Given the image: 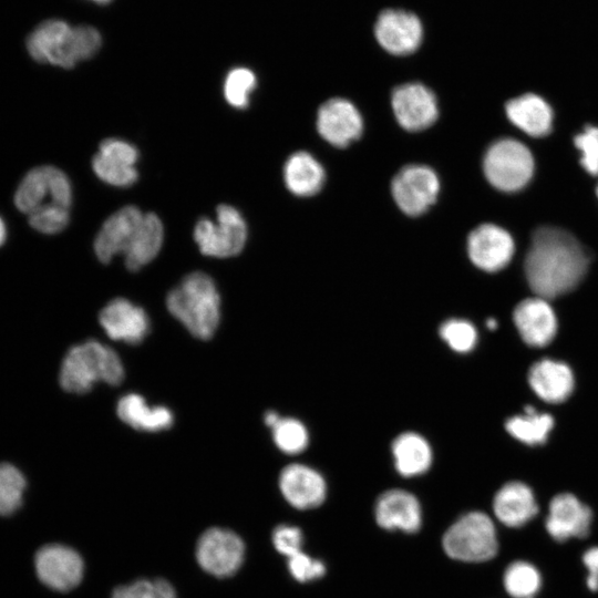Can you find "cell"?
Returning <instances> with one entry per match:
<instances>
[{
    "instance_id": "6da1fadb",
    "label": "cell",
    "mask_w": 598,
    "mask_h": 598,
    "mask_svg": "<svg viewBox=\"0 0 598 598\" xmlns=\"http://www.w3.org/2000/svg\"><path fill=\"white\" fill-rule=\"evenodd\" d=\"M588 265L586 250L570 233L544 226L532 236L524 270L532 291L547 300L575 289Z\"/></svg>"
},
{
    "instance_id": "7a4b0ae2",
    "label": "cell",
    "mask_w": 598,
    "mask_h": 598,
    "mask_svg": "<svg viewBox=\"0 0 598 598\" xmlns=\"http://www.w3.org/2000/svg\"><path fill=\"white\" fill-rule=\"evenodd\" d=\"M101 44V34L93 27H71L59 19L40 23L27 38V50L32 59L64 69L92 58Z\"/></svg>"
},
{
    "instance_id": "3957f363",
    "label": "cell",
    "mask_w": 598,
    "mask_h": 598,
    "mask_svg": "<svg viewBox=\"0 0 598 598\" xmlns=\"http://www.w3.org/2000/svg\"><path fill=\"white\" fill-rule=\"evenodd\" d=\"M173 317L196 338H212L219 324L220 297L214 280L202 271L187 275L166 297Z\"/></svg>"
},
{
    "instance_id": "277c9868",
    "label": "cell",
    "mask_w": 598,
    "mask_h": 598,
    "mask_svg": "<svg viewBox=\"0 0 598 598\" xmlns=\"http://www.w3.org/2000/svg\"><path fill=\"white\" fill-rule=\"evenodd\" d=\"M124 379V367L118 354L97 340L72 347L65 354L59 374L61 386L71 393L83 394L103 381L117 385Z\"/></svg>"
},
{
    "instance_id": "5b68a950",
    "label": "cell",
    "mask_w": 598,
    "mask_h": 598,
    "mask_svg": "<svg viewBox=\"0 0 598 598\" xmlns=\"http://www.w3.org/2000/svg\"><path fill=\"white\" fill-rule=\"evenodd\" d=\"M495 526L485 513L470 512L460 517L443 536L450 557L471 563L493 558L498 550Z\"/></svg>"
},
{
    "instance_id": "8992f818",
    "label": "cell",
    "mask_w": 598,
    "mask_h": 598,
    "mask_svg": "<svg viewBox=\"0 0 598 598\" xmlns=\"http://www.w3.org/2000/svg\"><path fill=\"white\" fill-rule=\"evenodd\" d=\"M486 179L502 192H517L524 188L534 174V158L529 150L513 138L494 142L483 159Z\"/></svg>"
},
{
    "instance_id": "52a82bcc",
    "label": "cell",
    "mask_w": 598,
    "mask_h": 598,
    "mask_svg": "<svg viewBox=\"0 0 598 598\" xmlns=\"http://www.w3.org/2000/svg\"><path fill=\"white\" fill-rule=\"evenodd\" d=\"M194 239L202 254L209 257L227 258L238 255L247 239L244 217L233 206L219 205L216 221L203 217L194 228Z\"/></svg>"
},
{
    "instance_id": "ba28073f",
    "label": "cell",
    "mask_w": 598,
    "mask_h": 598,
    "mask_svg": "<svg viewBox=\"0 0 598 598\" xmlns=\"http://www.w3.org/2000/svg\"><path fill=\"white\" fill-rule=\"evenodd\" d=\"M73 199L72 185L64 172L55 166L43 165L29 171L14 193L17 208L29 215L45 205L70 208Z\"/></svg>"
},
{
    "instance_id": "9c48e42d",
    "label": "cell",
    "mask_w": 598,
    "mask_h": 598,
    "mask_svg": "<svg viewBox=\"0 0 598 598\" xmlns=\"http://www.w3.org/2000/svg\"><path fill=\"white\" fill-rule=\"evenodd\" d=\"M391 190L399 208L409 216H419L436 200L440 181L435 172L425 165L403 167L393 178Z\"/></svg>"
},
{
    "instance_id": "30bf717a",
    "label": "cell",
    "mask_w": 598,
    "mask_h": 598,
    "mask_svg": "<svg viewBox=\"0 0 598 598\" xmlns=\"http://www.w3.org/2000/svg\"><path fill=\"white\" fill-rule=\"evenodd\" d=\"M245 545L231 530L213 527L202 534L196 546L199 566L216 577L234 575L244 561Z\"/></svg>"
},
{
    "instance_id": "8fae6325",
    "label": "cell",
    "mask_w": 598,
    "mask_h": 598,
    "mask_svg": "<svg viewBox=\"0 0 598 598\" xmlns=\"http://www.w3.org/2000/svg\"><path fill=\"white\" fill-rule=\"evenodd\" d=\"M38 578L47 587L58 591H69L83 577L84 564L73 548L61 544L42 546L34 556Z\"/></svg>"
},
{
    "instance_id": "7c38bea8",
    "label": "cell",
    "mask_w": 598,
    "mask_h": 598,
    "mask_svg": "<svg viewBox=\"0 0 598 598\" xmlns=\"http://www.w3.org/2000/svg\"><path fill=\"white\" fill-rule=\"evenodd\" d=\"M392 109L399 124L411 132L431 126L439 116L434 93L421 83H406L392 93Z\"/></svg>"
},
{
    "instance_id": "4fadbf2b",
    "label": "cell",
    "mask_w": 598,
    "mask_h": 598,
    "mask_svg": "<svg viewBox=\"0 0 598 598\" xmlns=\"http://www.w3.org/2000/svg\"><path fill=\"white\" fill-rule=\"evenodd\" d=\"M514 250L512 236L493 224L480 225L467 238L468 257L477 268L484 271L495 272L505 268Z\"/></svg>"
},
{
    "instance_id": "5bb4252c",
    "label": "cell",
    "mask_w": 598,
    "mask_h": 598,
    "mask_svg": "<svg viewBox=\"0 0 598 598\" xmlns=\"http://www.w3.org/2000/svg\"><path fill=\"white\" fill-rule=\"evenodd\" d=\"M100 324L109 338L128 344H137L150 331V319L143 308L117 297L100 312Z\"/></svg>"
},
{
    "instance_id": "9a60e30c",
    "label": "cell",
    "mask_w": 598,
    "mask_h": 598,
    "mask_svg": "<svg viewBox=\"0 0 598 598\" xmlns=\"http://www.w3.org/2000/svg\"><path fill=\"white\" fill-rule=\"evenodd\" d=\"M317 128L327 142L344 147L360 137L363 122L350 101L337 97L324 102L318 110Z\"/></svg>"
},
{
    "instance_id": "2e32d148",
    "label": "cell",
    "mask_w": 598,
    "mask_h": 598,
    "mask_svg": "<svg viewBox=\"0 0 598 598\" xmlns=\"http://www.w3.org/2000/svg\"><path fill=\"white\" fill-rule=\"evenodd\" d=\"M144 215L136 206H125L104 221L94 240V251L101 262H110L117 254L125 255Z\"/></svg>"
},
{
    "instance_id": "e0dca14e",
    "label": "cell",
    "mask_w": 598,
    "mask_h": 598,
    "mask_svg": "<svg viewBox=\"0 0 598 598\" xmlns=\"http://www.w3.org/2000/svg\"><path fill=\"white\" fill-rule=\"evenodd\" d=\"M374 33L384 50L395 55H405L420 47L423 30L415 14L403 10H385L377 20Z\"/></svg>"
},
{
    "instance_id": "ac0fdd59",
    "label": "cell",
    "mask_w": 598,
    "mask_h": 598,
    "mask_svg": "<svg viewBox=\"0 0 598 598\" xmlns=\"http://www.w3.org/2000/svg\"><path fill=\"white\" fill-rule=\"evenodd\" d=\"M591 509L570 493L553 497L546 518L547 533L557 542L584 538L590 530Z\"/></svg>"
},
{
    "instance_id": "d6986e66",
    "label": "cell",
    "mask_w": 598,
    "mask_h": 598,
    "mask_svg": "<svg viewBox=\"0 0 598 598\" xmlns=\"http://www.w3.org/2000/svg\"><path fill=\"white\" fill-rule=\"evenodd\" d=\"M279 488L286 501L299 509L319 506L327 495V483L321 473L301 463H292L282 468Z\"/></svg>"
},
{
    "instance_id": "ffe728a7",
    "label": "cell",
    "mask_w": 598,
    "mask_h": 598,
    "mask_svg": "<svg viewBox=\"0 0 598 598\" xmlns=\"http://www.w3.org/2000/svg\"><path fill=\"white\" fill-rule=\"evenodd\" d=\"M513 320L522 339L530 347L547 346L557 331L553 308L546 299L537 296L520 301L514 309Z\"/></svg>"
},
{
    "instance_id": "44dd1931",
    "label": "cell",
    "mask_w": 598,
    "mask_h": 598,
    "mask_svg": "<svg viewBox=\"0 0 598 598\" xmlns=\"http://www.w3.org/2000/svg\"><path fill=\"white\" fill-rule=\"evenodd\" d=\"M375 520L384 529L415 533L422 524L419 499L410 492L393 488L383 492L375 503Z\"/></svg>"
},
{
    "instance_id": "7402d4cb",
    "label": "cell",
    "mask_w": 598,
    "mask_h": 598,
    "mask_svg": "<svg viewBox=\"0 0 598 598\" xmlns=\"http://www.w3.org/2000/svg\"><path fill=\"white\" fill-rule=\"evenodd\" d=\"M493 509L497 519L508 527H522L538 513L533 491L523 482L503 485L494 496Z\"/></svg>"
},
{
    "instance_id": "603a6c76",
    "label": "cell",
    "mask_w": 598,
    "mask_h": 598,
    "mask_svg": "<svg viewBox=\"0 0 598 598\" xmlns=\"http://www.w3.org/2000/svg\"><path fill=\"white\" fill-rule=\"evenodd\" d=\"M528 383L542 400L549 403L565 401L571 394L575 384L570 368L551 359H542L530 367Z\"/></svg>"
},
{
    "instance_id": "cb8c5ba5",
    "label": "cell",
    "mask_w": 598,
    "mask_h": 598,
    "mask_svg": "<svg viewBox=\"0 0 598 598\" xmlns=\"http://www.w3.org/2000/svg\"><path fill=\"white\" fill-rule=\"evenodd\" d=\"M138 151L132 144L120 138H105L101 142L99 152L93 156L92 168L101 177L111 182H121L137 169Z\"/></svg>"
},
{
    "instance_id": "d4e9b609",
    "label": "cell",
    "mask_w": 598,
    "mask_h": 598,
    "mask_svg": "<svg viewBox=\"0 0 598 598\" xmlns=\"http://www.w3.org/2000/svg\"><path fill=\"white\" fill-rule=\"evenodd\" d=\"M509 121L526 134L543 137L553 128V110L539 95L526 93L506 103Z\"/></svg>"
},
{
    "instance_id": "484cf974",
    "label": "cell",
    "mask_w": 598,
    "mask_h": 598,
    "mask_svg": "<svg viewBox=\"0 0 598 598\" xmlns=\"http://www.w3.org/2000/svg\"><path fill=\"white\" fill-rule=\"evenodd\" d=\"M391 454L396 472L403 477H414L426 473L433 462L430 442L413 431L402 432L394 437Z\"/></svg>"
},
{
    "instance_id": "4316f807",
    "label": "cell",
    "mask_w": 598,
    "mask_h": 598,
    "mask_svg": "<svg viewBox=\"0 0 598 598\" xmlns=\"http://www.w3.org/2000/svg\"><path fill=\"white\" fill-rule=\"evenodd\" d=\"M118 417L138 431L158 432L169 429L174 415L166 406H150L145 399L137 393L123 395L116 405Z\"/></svg>"
},
{
    "instance_id": "83f0119b",
    "label": "cell",
    "mask_w": 598,
    "mask_h": 598,
    "mask_svg": "<svg viewBox=\"0 0 598 598\" xmlns=\"http://www.w3.org/2000/svg\"><path fill=\"white\" fill-rule=\"evenodd\" d=\"M283 178L287 188L297 196H311L319 192L324 183V169L307 152H297L286 162Z\"/></svg>"
},
{
    "instance_id": "f1b7e54d",
    "label": "cell",
    "mask_w": 598,
    "mask_h": 598,
    "mask_svg": "<svg viewBox=\"0 0 598 598\" xmlns=\"http://www.w3.org/2000/svg\"><path fill=\"white\" fill-rule=\"evenodd\" d=\"M164 238L161 219L153 213L144 215V219L124 255L125 266L131 271H137L151 262L159 252Z\"/></svg>"
},
{
    "instance_id": "f546056e",
    "label": "cell",
    "mask_w": 598,
    "mask_h": 598,
    "mask_svg": "<svg viewBox=\"0 0 598 598\" xmlns=\"http://www.w3.org/2000/svg\"><path fill=\"white\" fill-rule=\"evenodd\" d=\"M554 426L550 414L538 413L527 405L523 415H515L505 422V430L514 439L528 444H544Z\"/></svg>"
},
{
    "instance_id": "4dcf8cb0",
    "label": "cell",
    "mask_w": 598,
    "mask_h": 598,
    "mask_svg": "<svg viewBox=\"0 0 598 598\" xmlns=\"http://www.w3.org/2000/svg\"><path fill=\"white\" fill-rule=\"evenodd\" d=\"M540 586V574L530 563L514 561L505 570L504 587L513 598H535Z\"/></svg>"
},
{
    "instance_id": "1f68e13d",
    "label": "cell",
    "mask_w": 598,
    "mask_h": 598,
    "mask_svg": "<svg viewBox=\"0 0 598 598\" xmlns=\"http://www.w3.org/2000/svg\"><path fill=\"white\" fill-rule=\"evenodd\" d=\"M25 486V477L18 467L0 463V515H11L21 507Z\"/></svg>"
},
{
    "instance_id": "d6a6232c",
    "label": "cell",
    "mask_w": 598,
    "mask_h": 598,
    "mask_svg": "<svg viewBox=\"0 0 598 598\" xmlns=\"http://www.w3.org/2000/svg\"><path fill=\"white\" fill-rule=\"evenodd\" d=\"M271 432L276 446L285 454L296 455L308 447V429L298 419L281 416L271 427Z\"/></svg>"
},
{
    "instance_id": "836d02e7",
    "label": "cell",
    "mask_w": 598,
    "mask_h": 598,
    "mask_svg": "<svg viewBox=\"0 0 598 598\" xmlns=\"http://www.w3.org/2000/svg\"><path fill=\"white\" fill-rule=\"evenodd\" d=\"M440 338L456 353L471 352L478 340L475 326L462 318H450L443 321L439 328Z\"/></svg>"
},
{
    "instance_id": "e575fe53",
    "label": "cell",
    "mask_w": 598,
    "mask_h": 598,
    "mask_svg": "<svg viewBox=\"0 0 598 598\" xmlns=\"http://www.w3.org/2000/svg\"><path fill=\"white\" fill-rule=\"evenodd\" d=\"M256 84L257 79L251 70L247 68L233 69L227 74L224 83L226 101L236 109H246Z\"/></svg>"
},
{
    "instance_id": "d590c367",
    "label": "cell",
    "mask_w": 598,
    "mask_h": 598,
    "mask_svg": "<svg viewBox=\"0 0 598 598\" xmlns=\"http://www.w3.org/2000/svg\"><path fill=\"white\" fill-rule=\"evenodd\" d=\"M112 598H176L174 587L165 579H140L117 587Z\"/></svg>"
},
{
    "instance_id": "8d00e7d4",
    "label": "cell",
    "mask_w": 598,
    "mask_h": 598,
    "mask_svg": "<svg viewBox=\"0 0 598 598\" xmlns=\"http://www.w3.org/2000/svg\"><path fill=\"white\" fill-rule=\"evenodd\" d=\"M30 226L39 233L54 235L69 224L70 208L45 205L28 215Z\"/></svg>"
},
{
    "instance_id": "74e56055",
    "label": "cell",
    "mask_w": 598,
    "mask_h": 598,
    "mask_svg": "<svg viewBox=\"0 0 598 598\" xmlns=\"http://www.w3.org/2000/svg\"><path fill=\"white\" fill-rule=\"evenodd\" d=\"M580 152V164L592 176H598V127L588 125L574 138Z\"/></svg>"
},
{
    "instance_id": "f35d334b",
    "label": "cell",
    "mask_w": 598,
    "mask_h": 598,
    "mask_svg": "<svg viewBox=\"0 0 598 598\" xmlns=\"http://www.w3.org/2000/svg\"><path fill=\"white\" fill-rule=\"evenodd\" d=\"M288 558V569L291 576L298 581L306 582L315 580L322 577L326 573V566L322 561L312 559L302 551H299Z\"/></svg>"
},
{
    "instance_id": "ab89813d",
    "label": "cell",
    "mask_w": 598,
    "mask_h": 598,
    "mask_svg": "<svg viewBox=\"0 0 598 598\" xmlns=\"http://www.w3.org/2000/svg\"><path fill=\"white\" fill-rule=\"evenodd\" d=\"M272 543L280 554L290 557L301 551L302 533L296 526L279 525L272 533Z\"/></svg>"
},
{
    "instance_id": "60d3db41",
    "label": "cell",
    "mask_w": 598,
    "mask_h": 598,
    "mask_svg": "<svg viewBox=\"0 0 598 598\" xmlns=\"http://www.w3.org/2000/svg\"><path fill=\"white\" fill-rule=\"evenodd\" d=\"M582 561L588 571V588L592 591H598V547H591L586 550Z\"/></svg>"
},
{
    "instance_id": "b9f144b4",
    "label": "cell",
    "mask_w": 598,
    "mask_h": 598,
    "mask_svg": "<svg viewBox=\"0 0 598 598\" xmlns=\"http://www.w3.org/2000/svg\"><path fill=\"white\" fill-rule=\"evenodd\" d=\"M280 417L281 415L276 411H267L264 415V422L268 427L271 429Z\"/></svg>"
},
{
    "instance_id": "7bdbcfd3",
    "label": "cell",
    "mask_w": 598,
    "mask_h": 598,
    "mask_svg": "<svg viewBox=\"0 0 598 598\" xmlns=\"http://www.w3.org/2000/svg\"><path fill=\"white\" fill-rule=\"evenodd\" d=\"M8 236L7 225L3 218L0 216V247L6 243Z\"/></svg>"
},
{
    "instance_id": "ee69618b",
    "label": "cell",
    "mask_w": 598,
    "mask_h": 598,
    "mask_svg": "<svg viewBox=\"0 0 598 598\" xmlns=\"http://www.w3.org/2000/svg\"><path fill=\"white\" fill-rule=\"evenodd\" d=\"M486 327L489 329V330H495L497 328V321L494 319V318H488L486 320Z\"/></svg>"
},
{
    "instance_id": "f6af8a7d",
    "label": "cell",
    "mask_w": 598,
    "mask_h": 598,
    "mask_svg": "<svg viewBox=\"0 0 598 598\" xmlns=\"http://www.w3.org/2000/svg\"><path fill=\"white\" fill-rule=\"evenodd\" d=\"M91 1H94L100 4H105V3H109L111 0H91Z\"/></svg>"
},
{
    "instance_id": "bcb514c9",
    "label": "cell",
    "mask_w": 598,
    "mask_h": 598,
    "mask_svg": "<svg viewBox=\"0 0 598 598\" xmlns=\"http://www.w3.org/2000/svg\"><path fill=\"white\" fill-rule=\"evenodd\" d=\"M596 193H597V196H598V186H597Z\"/></svg>"
}]
</instances>
